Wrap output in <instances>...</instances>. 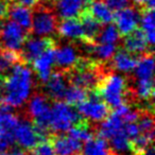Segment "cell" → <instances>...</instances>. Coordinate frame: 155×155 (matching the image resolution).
<instances>
[{
	"label": "cell",
	"instance_id": "19",
	"mask_svg": "<svg viewBox=\"0 0 155 155\" xmlns=\"http://www.w3.org/2000/svg\"><path fill=\"white\" fill-rule=\"evenodd\" d=\"M85 9L100 24H110L114 21V12L102 0H88Z\"/></svg>",
	"mask_w": 155,
	"mask_h": 155
},
{
	"label": "cell",
	"instance_id": "10",
	"mask_svg": "<svg viewBox=\"0 0 155 155\" xmlns=\"http://www.w3.org/2000/svg\"><path fill=\"white\" fill-rule=\"evenodd\" d=\"M120 47L137 58L148 52H153V47L149 44L146 34L140 28L134 29L129 34L122 36Z\"/></svg>",
	"mask_w": 155,
	"mask_h": 155
},
{
	"label": "cell",
	"instance_id": "28",
	"mask_svg": "<svg viewBox=\"0 0 155 155\" xmlns=\"http://www.w3.org/2000/svg\"><path fill=\"white\" fill-rule=\"evenodd\" d=\"M120 38V35L117 30L116 25L107 24L105 27H102L101 32L99 33L98 37L96 38L95 43L100 44H117Z\"/></svg>",
	"mask_w": 155,
	"mask_h": 155
},
{
	"label": "cell",
	"instance_id": "14",
	"mask_svg": "<svg viewBox=\"0 0 155 155\" xmlns=\"http://www.w3.org/2000/svg\"><path fill=\"white\" fill-rule=\"evenodd\" d=\"M54 49L55 48L47 49L31 63L35 77L41 84L49 79L52 73V68L54 66Z\"/></svg>",
	"mask_w": 155,
	"mask_h": 155
},
{
	"label": "cell",
	"instance_id": "37",
	"mask_svg": "<svg viewBox=\"0 0 155 155\" xmlns=\"http://www.w3.org/2000/svg\"><path fill=\"white\" fill-rule=\"evenodd\" d=\"M87 1H88V0H87Z\"/></svg>",
	"mask_w": 155,
	"mask_h": 155
},
{
	"label": "cell",
	"instance_id": "9",
	"mask_svg": "<svg viewBox=\"0 0 155 155\" xmlns=\"http://www.w3.org/2000/svg\"><path fill=\"white\" fill-rule=\"evenodd\" d=\"M81 41H70L62 47L56 46L54 49V66L55 70L68 71L74 65L77 60L80 58L82 49L79 47Z\"/></svg>",
	"mask_w": 155,
	"mask_h": 155
},
{
	"label": "cell",
	"instance_id": "35",
	"mask_svg": "<svg viewBox=\"0 0 155 155\" xmlns=\"http://www.w3.org/2000/svg\"><path fill=\"white\" fill-rule=\"evenodd\" d=\"M5 75H0V103L5 102Z\"/></svg>",
	"mask_w": 155,
	"mask_h": 155
},
{
	"label": "cell",
	"instance_id": "34",
	"mask_svg": "<svg viewBox=\"0 0 155 155\" xmlns=\"http://www.w3.org/2000/svg\"><path fill=\"white\" fill-rule=\"evenodd\" d=\"M41 0H17V2L19 5H24L26 8H29V9H32L34 5H36L37 3L39 2Z\"/></svg>",
	"mask_w": 155,
	"mask_h": 155
},
{
	"label": "cell",
	"instance_id": "17",
	"mask_svg": "<svg viewBox=\"0 0 155 155\" xmlns=\"http://www.w3.org/2000/svg\"><path fill=\"white\" fill-rule=\"evenodd\" d=\"M137 56L129 53L120 47L116 50L108 64L113 70H119L125 73H130L133 72L134 68L137 64Z\"/></svg>",
	"mask_w": 155,
	"mask_h": 155
},
{
	"label": "cell",
	"instance_id": "4",
	"mask_svg": "<svg viewBox=\"0 0 155 155\" xmlns=\"http://www.w3.org/2000/svg\"><path fill=\"white\" fill-rule=\"evenodd\" d=\"M84 119L75 106L64 101H55L51 104V131L54 133H65Z\"/></svg>",
	"mask_w": 155,
	"mask_h": 155
},
{
	"label": "cell",
	"instance_id": "25",
	"mask_svg": "<svg viewBox=\"0 0 155 155\" xmlns=\"http://www.w3.org/2000/svg\"><path fill=\"white\" fill-rule=\"evenodd\" d=\"M140 21L142 25V31L146 34L149 44H154V8H139Z\"/></svg>",
	"mask_w": 155,
	"mask_h": 155
},
{
	"label": "cell",
	"instance_id": "31",
	"mask_svg": "<svg viewBox=\"0 0 155 155\" xmlns=\"http://www.w3.org/2000/svg\"><path fill=\"white\" fill-rule=\"evenodd\" d=\"M14 0H0V18L1 19H7L9 15L10 7Z\"/></svg>",
	"mask_w": 155,
	"mask_h": 155
},
{
	"label": "cell",
	"instance_id": "21",
	"mask_svg": "<svg viewBox=\"0 0 155 155\" xmlns=\"http://www.w3.org/2000/svg\"><path fill=\"white\" fill-rule=\"evenodd\" d=\"M153 70H154L153 52H148L138 58L137 64L133 70V77L138 80H153Z\"/></svg>",
	"mask_w": 155,
	"mask_h": 155
},
{
	"label": "cell",
	"instance_id": "20",
	"mask_svg": "<svg viewBox=\"0 0 155 155\" xmlns=\"http://www.w3.org/2000/svg\"><path fill=\"white\" fill-rule=\"evenodd\" d=\"M10 19L13 20L17 25H19L22 29L31 33L32 28V18H31V9L26 8L24 5H19L18 2H15L14 0L10 7L9 15Z\"/></svg>",
	"mask_w": 155,
	"mask_h": 155
},
{
	"label": "cell",
	"instance_id": "22",
	"mask_svg": "<svg viewBox=\"0 0 155 155\" xmlns=\"http://www.w3.org/2000/svg\"><path fill=\"white\" fill-rule=\"evenodd\" d=\"M83 155H115L108 146L106 139L95 135L93 138L85 141L82 148Z\"/></svg>",
	"mask_w": 155,
	"mask_h": 155
},
{
	"label": "cell",
	"instance_id": "36",
	"mask_svg": "<svg viewBox=\"0 0 155 155\" xmlns=\"http://www.w3.org/2000/svg\"><path fill=\"white\" fill-rule=\"evenodd\" d=\"M79 155H82V154H79Z\"/></svg>",
	"mask_w": 155,
	"mask_h": 155
},
{
	"label": "cell",
	"instance_id": "18",
	"mask_svg": "<svg viewBox=\"0 0 155 155\" xmlns=\"http://www.w3.org/2000/svg\"><path fill=\"white\" fill-rule=\"evenodd\" d=\"M87 0H56L55 11L62 19L78 17V15L85 9Z\"/></svg>",
	"mask_w": 155,
	"mask_h": 155
},
{
	"label": "cell",
	"instance_id": "30",
	"mask_svg": "<svg viewBox=\"0 0 155 155\" xmlns=\"http://www.w3.org/2000/svg\"><path fill=\"white\" fill-rule=\"evenodd\" d=\"M132 0H106V5L113 12H117L127 7H130Z\"/></svg>",
	"mask_w": 155,
	"mask_h": 155
},
{
	"label": "cell",
	"instance_id": "23",
	"mask_svg": "<svg viewBox=\"0 0 155 155\" xmlns=\"http://www.w3.org/2000/svg\"><path fill=\"white\" fill-rule=\"evenodd\" d=\"M108 146L115 155H132L130 139L123 131V127L107 140Z\"/></svg>",
	"mask_w": 155,
	"mask_h": 155
},
{
	"label": "cell",
	"instance_id": "16",
	"mask_svg": "<svg viewBox=\"0 0 155 155\" xmlns=\"http://www.w3.org/2000/svg\"><path fill=\"white\" fill-rule=\"evenodd\" d=\"M82 26L83 34H84V44H94L99 33L101 32L103 25L100 24L97 19L91 15L86 9H84L78 15Z\"/></svg>",
	"mask_w": 155,
	"mask_h": 155
},
{
	"label": "cell",
	"instance_id": "32",
	"mask_svg": "<svg viewBox=\"0 0 155 155\" xmlns=\"http://www.w3.org/2000/svg\"><path fill=\"white\" fill-rule=\"evenodd\" d=\"M0 155H28V152L19 147H12L7 152H0Z\"/></svg>",
	"mask_w": 155,
	"mask_h": 155
},
{
	"label": "cell",
	"instance_id": "13",
	"mask_svg": "<svg viewBox=\"0 0 155 155\" xmlns=\"http://www.w3.org/2000/svg\"><path fill=\"white\" fill-rule=\"evenodd\" d=\"M68 84L66 73L64 71L55 70L43 84V93L52 102L63 101Z\"/></svg>",
	"mask_w": 155,
	"mask_h": 155
},
{
	"label": "cell",
	"instance_id": "5",
	"mask_svg": "<svg viewBox=\"0 0 155 155\" xmlns=\"http://www.w3.org/2000/svg\"><path fill=\"white\" fill-rule=\"evenodd\" d=\"M75 107L84 118L94 122H101L113 112L112 108L102 100L97 89L87 91L86 99Z\"/></svg>",
	"mask_w": 155,
	"mask_h": 155
},
{
	"label": "cell",
	"instance_id": "11",
	"mask_svg": "<svg viewBox=\"0 0 155 155\" xmlns=\"http://www.w3.org/2000/svg\"><path fill=\"white\" fill-rule=\"evenodd\" d=\"M114 21L120 36L129 34L134 29L138 28L140 21V11L137 5L127 7L114 13Z\"/></svg>",
	"mask_w": 155,
	"mask_h": 155
},
{
	"label": "cell",
	"instance_id": "29",
	"mask_svg": "<svg viewBox=\"0 0 155 155\" xmlns=\"http://www.w3.org/2000/svg\"><path fill=\"white\" fill-rule=\"evenodd\" d=\"M29 155H56L49 141H43L32 150L28 151Z\"/></svg>",
	"mask_w": 155,
	"mask_h": 155
},
{
	"label": "cell",
	"instance_id": "1",
	"mask_svg": "<svg viewBox=\"0 0 155 155\" xmlns=\"http://www.w3.org/2000/svg\"><path fill=\"white\" fill-rule=\"evenodd\" d=\"M34 86L32 69L26 63H18L5 75V102L13 107L22 106Z\"/></svg>",
	"mask_w": 155,
	"mask_h": 155
},
{
	"label": "cell",
	"instance_id": "8",
	"mask_svg": "<svg viewBox=\"0 0 155 155\" xmlns=\"http://www.w3.org/2000/svg\"><path fill=\"white\" fill-rule=\"evenodd\" d=\"M14 136L16 143L26 151L32 150L38 143L44 141L33 123L25 117L19 118L18 124L14 131Z\"/></svg>",
	"mask_w": 155,
	"mask_h": 155
},
{
	"label": "cell",
	"instance_id": "6",
	"mask_svg": "<svg viewBox=\"0 0 155 155\" xmlns=\"http://www.w3.org/2000/svg\"><path fill=\"white\" fill-rule=\"evenodd\" d=\"M56 46H58V41L53 37H35L32 34H30L25 41L21 49L19 50V54L26 64L31 65V63L36 58H38L43 52H45L50 48H55Z\"/></svg>",
	"mask_w": 155,
	"mask_h": 155
},
{
	"label": "cell",
	"instance_id": "26",
	"mask_svg": "<svg viewBox=\"0 0 155 155\" xmlns=\"http://www.w3.org/2000/svg\"><path fill=\"white\" fill-rule=\"evenodd\" d=\"M139 132L147 136L154 138V116L153 110L147 108H140L139 115L136 120Z\"/></svg>",
	"mask_w": 155,
	"mask_h": 155
},
{
	"label": "cell",
	"instance_id": "3",
	"mask_svg": "<svg viewBox=\"0 0 155 155\" xmlns=\"http://www.w3.org/2000/svg\"><path fill=\"white\" fill-rule=\"evenodd\" d=\"M31 34L36 36L58 35V26L60 20L54 8L38 2L31 9Z\"/></svg>",
	"mask_w": 155,
	"mask_h": 155
},
{
	"label": "cell",
	"instance_id": "33",
	"mask_svg": "<svg viewBox=\"0 0 155 155\" xmlns=\"http://www.w3.org/2000/svg\"><path fill=\"white\" fill-rule=\"evenodd\" d=\"M138 8H154V0H132Z\"/></svg>",
	"mask_w": 155,
	"mask_h": 155
},
{
	"label": "cell",
	"instance_id": "27",
	"mask_svg": "<svg viewBox=\"0 0 155 155\" xmlns=\"http://www.w3.org/2000/svg\"><path fill=\"white\" fill-rule=\"evenodd\" d=\"M86 96L87 91L69 84V86L66 89V93L64 95L63 101L71 106H77L78 104H80L81 102L86 99Z\"/></svg>",
	"mask_w": 155,
	"mask_h": 155
},
{
	"label": "cell",
	"instance_id": "24",
	"mask_svg": "<svg viewBox=\"0 0 155 155\" xmlns=\"http://www.w3.org/2000/svg\"><path fill=\"white\" fill-rule=\"evenodd\" d=\"M18 63H25L19 51L0 48V75H7Z\"/></svg>",
	"mask_w": 155,
	"mask_h": 155
},
{
	"label": "cell",
	"instance_id": "2",
	"mask_svg": "<svg viewBox=\"0 0 155 155\" xmlns=\"http://www.w3.org/2000/svg\"><path fill=\"white\" fill-rule=\"evenodd\" d=\"M129 88L127 75H119L114 70L107 71L102 78L97 86V91L101 96L102 100L112 110L124 103L125 96Z\"/></svg>",
	"mask_w": 155,
	"mask_h": 155
},
{
	"label": "cell",
	"instance_id": "12",
	"mask_svg": "<svg viewBox=\"0 0 155 155\" xmlns=\"http://www.w3.org/2000/svg\"><path fill=\"white\" fill-rule=\"evenodd\" d=\"M48 141L53 148L56 155H79L82 154L83 143L68 134L51 133Z\"/></svg>",
	"mask_w": 155,
	"mask_h": 155
},
{
	"label": "cell",
	"instance_id": "15",
	"mask_svg": "<svg viewBox=\"0 0 155 155\" xmlns=\"http://www.w3.org/2000/svg\"><path fill=\"white\" fill-rule=\"evenodd\" d=\"M58 35L64 38H68L71 41H81L84 43L82 26L79 17L65 18L58 21Z\"/></svg>",
	"mask_w": 155,
	"mask_h": 155
},
{
	"label": "cell",
	"instance_id": "7",
	"mask_svg": "<svg viewBox=\"0 0 155 155\" xmlns=\"http://www.w3.org/2000/svg\"><path fill=\"white\" fill-rule=\"evenodd\" d=\"M30 34L13 20H5L0 31V48L19 51Z\"/></svg>",
	"mask_w": 155,
	"mask_h": 155
}]
</instances>
